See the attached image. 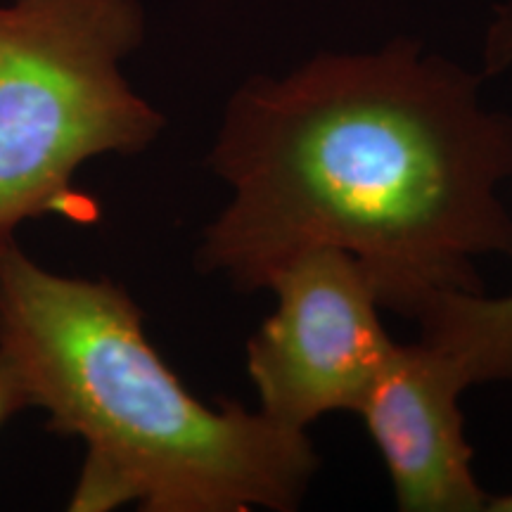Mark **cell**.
I'll use <instances>...</instances> for the list:
<instances>
[{"mask_svg":"<svg viewBox=\"0 0 512 512\" xmlns=\"http://www.w3.org/2000/svg\"><path fill=\"white\" fill-rule=\"evenodd\" d=\"M484 81L403 36L249 76L207 157L230 197L197 268L259 292L297 254L339 249L411 320L437 294L486 292L477 259L512 261V114Z\"/></svg>","mask_w":512,"mask_h":512,"instance_id":"1","label":"cell"},{"mask_svg":"<svg viewBox=\"0 0 512 512\" xmlns=\"http://www.w3.org/2000/svg\"><path fill=\"white\" fill-rule=\"evenodd\" d=\"M143 320L112 280L53 273L17 240L0 245V349L48 430L86 446L69 510H297L320 470L309 432L197 399Z\"/></svg>","mask_w":512,"mask_h":512,"instance_id":"2","label":"cell"},{"mask_svg":"<svg viewBox=\"0 0 512 512\" xmlns=\"http://www.w3.org/2000/svg\"><path fill=\"white\" fill-rule=\"evenodd\" d=\"M138 0L0 5V245L24 221L83 216L72 181L102 155L145 152L166 119L121 62L143 43Z\"/></svg>","mask_w":512,"mask_h":512,"instance_id":"3","label":"cell"},{"mask_svg":"<svg viewBox=\"0 0 512 512\" xmlns=\"http://www.w3.org/2000/svg\"><path fill=\"white\" fill-rule=\"evenodd\" d=\"M275 311L247 339L259 411L309 432L330 413H356L396 339L361 264L339 249L297 254L271 275Z\"/></svg>","mask_w":512,"mask_h":512,"instance_id":"4","label":"cell"},{"mask_svg":"<svg viewBox=\"0 0 512 512\" xmlns=\"http://www.w3.org/2000/svg\"><path fill=\"white\" fill-rule=\"evenodd\" d=\"M467 387L432 344H399L356 415L380 453L401 512H486L460 396Z\"/></svg>","mask_w":512,"mask_h":512,"instance_id":"5","label":"cell"},{"mask_svg":"<svg viewBox=\"0 0 512 512\" xmlns=\"http://www.w3.org/2000/svg\"><path fill=\"white\" fill-rule=\"evenodd\" d=\"M484 69L489 76L512 69V3L494 8L484 34ZM415 323L422 342L439 349L467 389L501 382L512 387V292H444L422 306Z\"/></svg>","mask_w":512,"mask_h":512,"instance_id":"6","label":"cell"},{"mask_svg":"<svg viewBox=\"0 0 512 512\" xmlns=\"http://www.w3.org/2000/svg\"><path fill=\"white\" fill-rule=\"evenodd\" d=\"M31 408V396L27 384L12 358L0 349V427L8 422L12 415Z\"/></svg>","mask_w":512,"mask_h":512,"instance_id":"7","label":"cell"},{"mask_svg":"<svg viewBox=\"0 0 512 512\" xmlns=\"http://www.w3.org/2000/svg\"><path fill=\"white\" fill-rule=\"evenodd\" d=\"M486 512H512V494L489 496V503H486Z\"/></svg>","mask_w":512,"mask_h":512,"instance_id":"8","label":"cell"}]
</instances>
